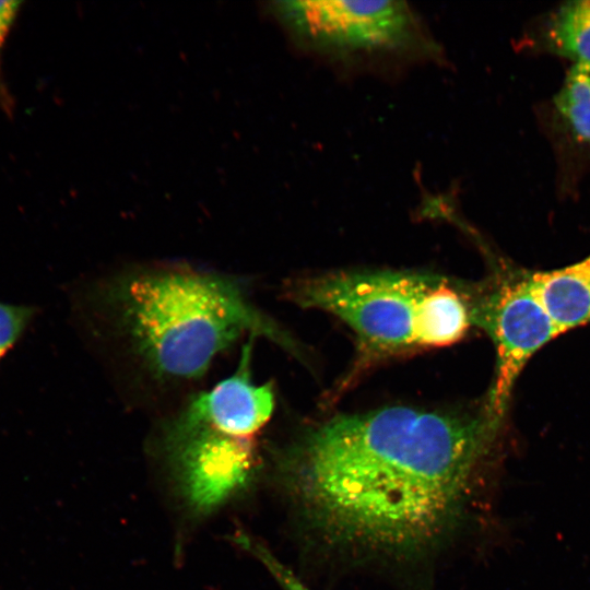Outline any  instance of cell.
I'll use <instances>...</instances> for the list:
<instances>
[{
	"instance_id": "cell-1",
	"label": "cell",
	"mask_w": 590,
	"mask_h": 590,
	"mask_svg": "<svg viewBox=\"0 0 590 590\" xmlns=\"http://www.w3.org/2000/svg\"><path fill=\"white\" fill-rule=\"evenodd\" d=\"M496 425L411 406L339 414L309 427L282 470L310 528L337 546L410 556L444 542L461 517Z\"/></svg>"
},
{
	"instance_id": "cell-2",
	"label": "cell",
	"mask_w": 590,
	"mask_h": 590,
	"mask_svg": "<svg viewBox=\"0 0 590 590\" xmlns=\"http://www.w3.org/2000/svg\"><path fill=\"white\" fill-rule=\"evenodd\" d=\"M80 314L102 370L137 410L174 409L241 340L263 337L295 352L294 341L250 302L239 279L186 262L103 271L85 286Z\"/></svg>"
},
{
	"instance_id": "cell-3",
	"label": "cell",
	"mask_w": 590,
	"mask_h": 590,
	"mask_svg": "<svg viewBox=\"0 0 590 590\" xmlns=\"http://www.w3.org/2000/svg\"><path fill=\"white\" fill-rule=\"evenodd\" d=\"M448 281L425 274L332 272L292 281L285 296L342 320L362 359L437 347Z\"/></svg>"
},
{
	"instance_id": "cell-4",
	"label": "cell",
	"mask_w": 590,
	"mask_h": 590,
	"mask_svg": "<svg viewBox=\"0 0 590 590\" xmlns=\"http://www.w3.org/2000/svg\"><path fill=\"white\" fill-rule=\"evenodd\" d=\"M276 16L305 48L343 63L432 58L438 47L404 1H283Z\"/></svg>"
},
{
	"instance_id": "cell-5",
	"label": "cell",
	"mask_w": 590,
	"mask_h": 590,
	"mask_svg": "<svg viewBox=\"0 0 590 590\" xmlns=\"http://www.w3.org/2000/svg\"><path fill=\"white\" fill-rule=\"evenodd\" d=\"M158 444L188 506L199 515L213 511L243 489L257 465L252 438L215 426L191 396L163 413Z\"/></svg>"
},
{
	"instance_id": "cell-6",
	"label": "cell",
	"mask_w": 590,
	"mask_h": 590,
	"mask_svg": "<svg viewBox=\"0 0 590 590\" xmlns=\"http://www.w3.org/2000/svg\"><path fill=\"white\" fill-rule=\"evenodd\" d=\"M531 273L499 281L484 296L471 299L472 322L489 335L496 350L495 376L485 412L498 425L516 380L529 359L560 334L533 291Z\"/></svg>"
},
{
	"instance_id": "cell-7",
	"label": "cell",
	"mask_w": 590,
	"mask_h": 590,
	"mask_svg": "<svg viewBox=\"0 0 590 590\" xmlns=\"http://www.w3.org/2000/svg\"><path fill=\"white\" fill-rule=\"evenodd\" d=\"M253 340L249 339L243 345L238 364L231 375L191 396L215 426L244 438H253L271 418L275 406L272 386L258 385L252 379Z\"/></svg>"
},
{
	"instance_id": "cell-8",
	"label": "cell",
	"mask_w": 590,
	"mask_h": 590,
	"mask_svg": "<svg viewBox=\"0 0 590 590\" xmlns=\"http://www.w3.org/2000/svg\"><path fill=\"white\" fill-rule=\"evenodd\" d=\"M530 279L560 333L590 322V255L559 269L531 273Z\"/></svg>"
},
{
	"instance_id": "cell-9",
	"label": "cell",
	"mask_w": 590,
	"mask_h": 590,
	"mask_svg": "<svg viewBox=\"0 0 590 590\" xmlns=\"http://www.w3.org/2000/svg\"><path fill=\"white\" fill-rule=\"evenodd\" d=\"M546 47L574 63H590V0L562 4L546 20Z\"/></svg>"
},
{
	"instance_id": "cell-10",
	"label": "cell",
	"mask_w": 590,
	"mask_h": 590,
	"mask_svg": "<svg viewBox=\"0 0 590 590\" xmlns=\"http://www.w3.org/2000/svg\"><path fill=\"white\" fill-rule=\"evenodd\" d=\"M554 106L569 135L590 146V63H574L555 95Z\"/></svg>"
},
{
	"instance_id": "cell-11",
	"label": "cell",
	"mask_w": 590,
	"mask_h": 590,
	"mask_svg": "<svg viewBox=\"0 0 590 590\" xmlns=\"http://www.w3.org/2000/svg\"><path fill=\"white\" fill-rule=\"evenodd\" d=\"M33 312L31 307L0 303V359L20 338Z\"/></svg>"
},
{
	"instance_id": "cell-12",
	"label": "cell",
	"mask_w": 590,
	"mask_h": 590,
	"mask_svg": "<svg viewBox=\"0 0 590 590\" xmlns=\"http://www.w3.org/2000/svg\"><path fill=\"white\" fill-rule=\"evenodd\" d=\"M237 542L259 558L278 580L283 590H312L303 583L287 567L281 564L263 546L252 541L245 534L237 536Z\"/></svg>"
},
{
	"instance_id": "cell-13",
	"label": "cell",
	"mask_w": 590,
	"mask_h": 590,
	"mask_svg": "<svg viewBox=\"0 0 590 590\" xmlns=\"http://www.w3.org/2000/svg\"><path fill=\"white\" fill-rule=\"evenodd\" d=\"M20 1H0V55L5 39L19 13Z\"/></svg>"
}]
</instances>
